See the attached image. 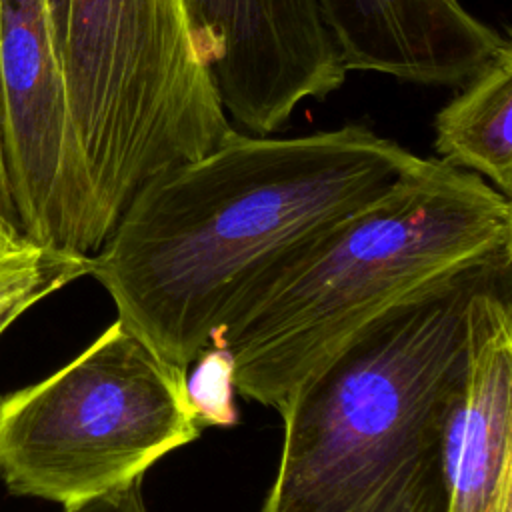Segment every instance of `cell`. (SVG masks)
I'll return each instance as SVG.
<instances>
[{"mask_svg": "<svg viewBox=\"0 0 512 512\" xmlns=\"http://www.w3.org/2000/svg\"><path fill=\"white\" fill-rule=\"evenodd\" d=\"M62 64L110 234L152 176L232 128L184 0H68Z\"/></svg>", "mask_w": 512, "mask_h": 512, "instance_id": "obj_4", "label": "cell"}, {"mask_svg": "<svg viewBox=\"0 0 512 512\" xmlns=\"http://www.w3.org/2000/svg\"><path fill=\"white\" fill-rule=\"evenodd\" d=\"M512 252L444 274L354 332L280 414L258 512H448L444 432L468 366V306Z\"/></svg>", "mask_w": 512, "mask_h": 512, "instance_id": "obj_2", "label": "cell"}, {"mask_svg": "<svg viewBox=\"0 0 512 512\" xmlns=\"http://www.w3.org/2000/svg\"><path fill=\"white\" fill-rule=\"evenodd\" d=\"M0 88L20 230L40 248L94 258L110 230L74 126L48 0H0Z\"/></svg>", "mask_w": 512, "mask_h": 512, "instance_id": "obj_6", "label": "cell"}, {"mask_svg": "<svg viewBox=\"0 0 512 512\" xmlns=\"http://www.w3.org/2000/svg\"><path fill=\"white\" fill-rule=\"evenodd\" d=\"M0 214L18 226L16 208L10 194L8 182V166H6V126H4V102H2V88H0ZM20 228V226H18Z\"/></svg>", "mask_w": 512, "mask_h": 512, "instance_id": "obj_15", "label": "cell"}, {"mask_svg": "<svg viewBox=\"0 0 512 512\" xmlns=\"http://www.w3.org/2000/svg\"><path fill=\"white\" fill-rule=\"evenodd\" d=\"M512 44L456 88L434 116V152L444 164L478 174L512 194Z\"/></svg>", "mask_w": 512, "mask_h": 512, "instance_id": "obj_10", "label": "cell"}, {"mask_svg": "<svg viewBox=\"0 0 512 512\" xmlns=\"http://www.w3.org/2000/svg\"><path fill=\"white\" fill-rule=\"evenodd\" d=\"M90 270L92 258L40 248L0 214V300L34 288L54 292Z\"/></svg>", "mask_w": 512, "mask_h": 512, "instance_id": "obj_11", "label": "cell"}, {"mask_svg": "<svg viewBox=\"0 0 512 512\" xmlns=\"http://www.w3.org/2000/svg\"><path fill=\"white\" fill-rule=\"evenodd\" d=\"M512 252V202L478 174L418 160L284 266L212 340L244 398L286 410L364 324L424 284Z\"/></svg>", "mask_w": 512, "mask_h": 512, "instance_id": "obj_3", "label": "cell"}, {"mask_svg": "<svg viewBox=\"0 0 512 512\" xmlns=\"http://www.w3.org/2000/svg\"><path fill=\"white\" fill-rule=\"evenodd\" d=\"M416 160L358 122L282 138L230 128L132 196L90 274L118 320L188 370L266 282Z\"/></svg>", "mask_w": 512, "mask_h": 512, "instance_id": "obj_1", "label": "cell"}, {"mask_svg": "<svg viewBox=\"0 0 512 512\" xmlns=\"http://www.w3.org/2000/svg\"><path fill=\"white\" fill-rule=\"evenodd\" d=\"M140 484L142 480H136L118 490L94 496L72 506H64L62 512H148Z\"/></svg>", "mask_w": 512, "mask_h": 512, "instance_id": "obj_13", "label": "cell"}, {"mask_svg": "<svg viewBox=\"0 0 512 512\" xmlns=\"http://www.w3.org/2000/svg\"><path fill=\"white\" fill-rule=\"evenodd\" d=\"M512 264L468 306V366L444 432L448 512H512Z\"/></svg>", "mask_w": 512, "mask_h": 512, "instance_id": "obj_8", "label": "cell"}, {"mask_svg": "<svg viewBox=\"0 0 512 512\" xmlns=\"http://www.w3.org/2000/svg\"><path fill=\"white\" fill-rule=\"evenodd\" d=\"M200 432L186 370L116 318L64 368L0 398V480L72 506L142 480Z\"/></svg>", "mask_w": 512, "mask_h": 512, "instance_id": "obj_5", "label": "cell"}, {"mask_svg": "<svg viewBox=\"0 0 512 512\" xmlns=\"http://www.w3.org/2000/svg\"><path fill=\"white\" fill-rule=\"evenodd\" d=\"M230 122L274 134L304 100L340 90L348 70L316 0H184Z\"/></svg>", "mask_w": 512, "mask_h": 512, "instance_id": "obj_7", "label": "cell"}, {"mask_svg": "<svg viewBox=\"0 0 512 512\" xmlns=\"http://www.w3.org/2000/svg\"><path fill=\"white\" fill-rule=\"evenodd\" d=\"M66 8H68V0H48V10H50V16H52V24H54V30H56L60 52H62V44H64Z\"/></svg>", "mask_w": 512, "mask_h": 512, "instance_id": "obj_16", "label": "cell"}, {"mask_svg": "<svg viewBox=\"0 0 512 512\" xmlns=\"http://www.w3.org/2000/svg\"><path fill=\"white\" fill-rule=\"evenodd\" d=\"M48 294H52L46 288H34V290H26L8 298L0 300V334L20 316L24 314L32 304H36L38 300L46 298Z\"/></svg>", "mask_w": 512, "mask_h": 512, "instance_id": "obj_14", "label": "cell"}, {"mask_svg": "<svg viewBox=\"0 0 512 512\" xmlns=\"http://www.w3.org/2000/svg\"><path fill=\"white\" fill-rule=\"evenodd\" d=\"M316 2L348 72L458 88L510 44L460 0Z\"/></svg>", "mask_w": 512, "mask_h": 512, "instance_id": "obj_9", "label": "cell"}, {"mask_svg": "<svg viewBox=\"0 0 512 512\" xmlns=\"http://www.w3.org/2000/svg\"><path fill=\"white\" fill-rule=\"evenodd\" d=\"M186 370V396L190 408L204 426L228 428L238 420L234 406V360L224 346H208Z\"/></svg>", "mask_w": 512, "mask_h": 512, "instance_id": "obj_12", "label": "cell"}]
</instances>
